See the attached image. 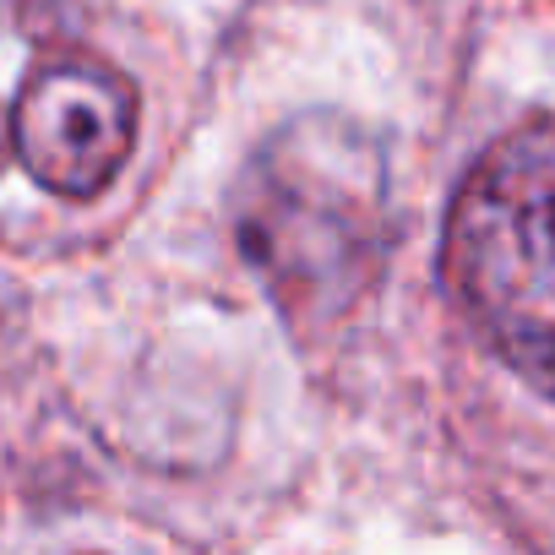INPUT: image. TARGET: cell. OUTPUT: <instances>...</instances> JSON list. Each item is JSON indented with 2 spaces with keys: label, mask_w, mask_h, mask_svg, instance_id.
<instances>
[{
  "label": "cell",
  "mask_w": 555,
  "mask_h": 555,
  "mask_svg": "<svg viewBox=\"0 0 555 555\" xmlns=\"http://www.w3.org/2000/svg\"><path fill=\"white\" fill-rule=\"evenodd\" d=\"M234 223L250 267L295 327L338 317L387 250V158L344 115H306L250 158Z\"/></svg>",
  "instance_id": "obj_1"
},
{
  "label": "cell",
  "mask_w": 555,
  "mask_h": 555,
  "mask_svg": "<svg viewBox=\"0 0 555 555\" xmlns=\"http://www.w3.org/2000/svg\"><path fill=\"white\" fill-rule=\"evenodd\" d=\"M441 267L479 338L555 398V120L485 147L447 212Z\"/></svg>",
  "instance_id": "obj_2"
},
{
  "label": "cell",
  "mask_w": 555,
  "mask_h": 555,
  "mask_svg": "<svg viewBox=\"0 0 555 555\" xmlns=\"http://www.w3.org/2000/svg\"><path fill=\"white\" fill-rule=\"evenodd\" d=\"M23 169L66 196H99L137 147V88L99 55H50L12 104Z\"/></svg>",
  "instance_id": "obj_3"
},
{
  "label": "cell",
  "mask_w": 555,
  "mask_h": 555,
  "mask_svg": "<svg viewBox=\"0 0 555 555\" xmlns=\"http://www.w3.org/2000/svg\"><path fill=\"white\" fill-rule=\"evenodd\" d=\"M12 153H17V131H12V109L0 104V169L12 164Z\"/></svg>",
  "instance_id": "obj_4"
}]
</instances>
